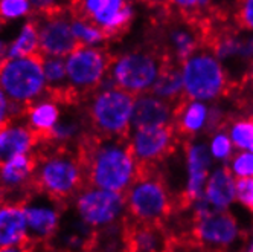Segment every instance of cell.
Here are the masks:
<instances>
[{"instance_id":"6da1fadb","label":"cell","mask_w":253,"mask_h":252,"mask_svg":"<svg viewBox=\"0 0 253 252\" xmlns=\"http://www.w3.org/2000/svg\"><path fill=\"white\" fill-rule=\"evenodd\" d=\"M85 185L125 193L139 174L126 136L88 135L80 146Z\"/></svg>"},{"instance_id":"7a4b0ae2","label":"cell","mask_w":253,"mask_h":252,"mask_svg":"<svg viewBox=\"0 0 253 252\" xmlns=\"http://www.w3.org/2000/svg\"><path fill=\"white\" fill-rule=\"evenodd\" d=\"M35 156L34 185L64 203L85 187L80 146H61L40 138L32 150Z\"/></svg>"},{"instance_id":"3957f363","label":"cell","mask_w":253,"mask_h":252,"mask_svg":"<svg viewBox=\"0 0 253 252\" xmlns=\"http://www.w3.org/2000/svg\"><path fill=\"white\" fill-rule=\"evenodd\" d=\"M133 94L115 86L108 77L85 100V110L90 125L101 136H126L130 132Z\"/></svg>"},{"instance_id":"277c9868","label":"cell","mask_w":253,"mask_h":252,"mask_svg":"<svg viewBox=\"0 0 253 252\" xmlns=\"http://www.w3.org/2000/svg\"><path fill=\"white\" fill-rule=\"evenodd\" d=\"M186 98L212 102L218 100L229 86V75L212 49L200 46L180 63Z\"/></svg>"},{"instance_id":"5b68a950","label":"cell","mask_w":253,"mask_h":252,"mask_svg":"<svg viewBox=\"0 0 253 252\" xmlns=\"http://www.w3.org/2000/svg\"><path fill=\"white\" fill-rule=\"evenodd\" d=\"M0 87L12 102L25 109L37 100L47 97L42 53L0 61Z\"/></svg>"},{"instance_id":"8992f818","label":"cell","mask_w":253,"mask_h":252,"mask_svg":"<svg viewBox=\"0 0 253 252\" xmlns=\"http://www.w3.org/2000/svg\"><path fill=\"white\" fill-rule=\"evenodd\" d=\"M169 58L159 50L134 49L112 58L108 80L133 95L150 92L162 67Z\"/></svg>"},{"instance_id":"52a82bcc","label":"cell","mask_w":253,"mask_h":252,"mask_svg":"<svg viewBox=\"0 0 253 252\" xmlns=\"http://www.w3.org/2000/svg\"><path fill=\"white\" fill-rule=\"evenodd\" d=\"M126 217L142 223L164 222L171 211V199L165 184L150 173L139 168L134 182L125 191Z\"/></svg>"},{"instance_id":"ba28073f","label":"cell","mask_w":253,"mask_h":252,"mask_svg":"<svg viewBox=\"0 0 253 252\" xmlns=\"http://www.w3.org/2000/svg\"><path fill=\"white\" fill-rule=\"evenodd\" d=\"M64 60L70 97L74 101H84L107 78L112 57L99 46L80 45Z\"/></svg>"},{"instance_id":"9c48e42d","label":"cell","mask_w":253,"mask_h":252,"mask_svg":"<svg viewBox=\"0 0 253 252\" xmlns=\"http://www.w3.org/2000/svg\"><path fill=\"white\" fill-rule=\"evenodd\" d=\"M70 203L80 214V217L95 231L126 217L125 193L119 191L85 185Z\"/></svg>"},{"instance_id":"30bf717a","label":"cell","mask_w":253,"mask_h":252,"mask_svg":"<svg viewBox=\"0 0 253 252\" xmlns=\"http://www.w3.org/2000/svg\"><path fill=\"white\" fill-rule=\"evenodd\" d=\"M64 205L63 201L37 188L28 194L22 208L26 219L29 249L35 245H47L58 228Z\"/></svg>"},{"instance_id":"8fae6325","label":"cell","mask_w":253,"mask_h":252,"mask_svg":"<svg viewBox=\"0 0 253 252\" xmlns=\"http://www.w3.org/2000/svg\"><path fill=\"white\" fill-rule=\"evenodd\" d=\"M39 32V49L42 55L67 57L80 45L72 32V9L55 12H32Z\"/></svg>"},{"instance_id":"7c38bea8","label":"cell","mask_w":253,"mask_h":252,"mask_svg":"<svg viewBox=\"0 0 253 252\" xmlns=\"http://www.w3.org/2000/svg\"><path fill=\"white\" fill-rule=\"evenodd\" d=\"M72 12L93 22L104 31L107 39L122 34L134 17L133 2L130 0H77Z\"/></svg>"},{"instance_id":"4fadbf2b","label":"cell","mask_w":253,"mask_h":252,"mask_svg":"<svg viewBox=\"0 0 253 252\" xmlns=\"http://www.w3.org/2000/svg\"><path fill=\"white\" fill-rule=\"evenodd\" d=\"M175 136L177 130L174 124L134 129L126 135L139 168L154 167L159 160L165 159L175 147Z\"/></svg>"},{"instance_id":"5bb4252c","label":"cell","mask_w":253,"mask_h":252,"mask_svg":"<svg viewBox=\"0 0 253 252\" xmlns=\"http://www.w3.org/2000/svg\"><path fill=\"white\" fill-rule=\"evenodd\" d=\"M194 237L206 249H229L240 242L241 229L229 211H211L195 219Z\"/></svg>"},{"instance_id":"9a60e30c","label":"cell","mask_w":253,"mask_h":252,"mask_svg":"<svg viewBox=\"0 0 253 252\" xmlns=\"http://www.w3.org/2000/svg\"><path fill=\"white\" fill-rule=\"evenodd\" d=\"M95 229L85 223L70 202L64 205L55 234L46 248L55 251H92Z\"/></svg>"},{"instance_id":"2e32d148","label":"cell","mask_w":253,"mask_h":252,"mask_svg":"<svg viewBox=\"0 0 253 252\" xmlns=\"http://www.w3.org/2000/svg\"><path fill=\"white\" fill-rule=\"evenodd\" d=\"M213 157L209 151L206 141H191L186 146L185 171L186 182L183 199L188 205L203 197V190L208 177L212 171Z\"/></svg>"},{"instance_id":"e0dca14e","label":"cell","mask_w":253,"mask_h":252,"mask_svg":"<svg viewBox=\"0 0 253 252\" xmlns=\"http://www.w3.org/2000/svg\"><path fill=\"white\" fill-rule=\"evenodd\" d=\"M175 104L156 97L151 92H143L134 97L130 130L172 125Z\"/></svg>"},{"instance_id":"ac0fdd59","label":"cell","mask_w":253,"mask_h":252,"mask_svg":"<svg viewBox=\"0 0 253 252\" xmlns=\"http://www.w3.org/2000/svg\"><path fill=\"white\" fill-rule=\"evenodd\" d=\"M39 136L26 121L25 112L9 119L0 127V164L14 156L32 153Z\"/></svg>"},{"instance_id":"d6986e66","label":"cell","mask_w":253,"mask_h":252,"mask_svg":"<svg viewBox=\"0 0 253 252\" xmlns=\"http://www.w3.org/2000/svg\"><path fill=\"white\" fill-rule=\"evenodd\" d=\"M202 35L203 34L198 31L197 25H194L189 19L168 25L164 37L167 57L177 64L185 61L192 52L203 46Z\"/></svg>"},{"instance_id":"ffe728a7","label":"cell","mask_w":253,"mask_h":252,"mask_svg":"<svg viewBox=\"0 0 253 252\" xmlns=\"http://www.w3.org/2000/svg\"><path fill=\"white\" fill-rule=\"evenodd\" d=\"M28 248L26 219L20 203L0 202V251Z\"/></svg>"},{"instance_id":"44dd1931","label":"cell","mask_w":253,"mask_h":252,"mask_svg":"<svg viewBox=\"0 0 253 252\" xmlns=\"http://www.w3.org/2000/svg\"><path fill=\"white\" fill-rule=\"evenodd\" d=\"M212 50L226 67V72L229 67H238L240 64H249L250 67L253 61V32L241 29V32L221 35L213 42Z\"/></svg>"},{"instance_id":"7402d4cb","label":"cell","mask_w":253,"mask_h":252,"mask_svg":"<svg viewBox=\"0 0 253 252\" xmlns=\"http://www.w3.org/2000/svg\"><path fill=\"white\" fill-rule=\"evenodd\" d=\"M203 199L213 211H229L237 202V177L227 165H220L211 171L203 190Z\"/></svg>"},{"instance_id":"603a6c76","label":"cell","mask_w":253,"mask_h":252,"mask_svg":"<svg viewBox=\"0 0 253 252\" xmlns=\"http://www.w3.org/2000/svg\"><path fill=\"white\" fill-rule=\"evenodd\" d=\"M209 102L183 98L175 104L174 127L177 133L194 136L203 132L209 122Z\"/></svg>"},{"instance_id":"cb8c5ba5","label":"cell","mask_w":253,"mask_h":252,"mask_svg":"<svg viewBox=\"0 0 253 252\" xmlns=\"http://www.w3.org/2000/svg\"><path fill=\"white\" fill-rule=\"evenodd\" d=\"M26 121L39 138H44L61 115V102L52 97H43L26 107Z\"/></svg>"},{"instance_id":"d4e9b609","label":"cell","mask_w":253,"mask_h":252,"mask_svg":"<svg viewBox=\"0 0 253 252\" xmlns=\"http://www.w3.org/2000/svg\"><path fill=\"white\" fill-rule=\"evenodd\" d=\"M46 78L47 95L57 101H74L70 97L69 80L66 72V57L42 55Z\"/></svg>"},{"instance_id":"484cf974","label":"cell","mask_w":253,"mask_h":252,"mask_svg":"<svg viewBox=\"0 0 253 252\" xmlns=\"http://www.w3.org/2000/svg\"><path fill=\"white\" fill-rule=\"evenodd\" d=\"M150 92L156 97L177 104L180 100L185 98L183 94V81H182V70L180 64L168 60L165 66L162 67L159 77L156 78Z\"/></svg>"},{"instance_id":"4316f807","label":"cell","mask_w":253,"mask_h":252,"mask_svg":"<svg viewBox=\"0 0 253 252\" xmlns=\"http://www.w3.org/2000/svg\"><path fill=\"white\" fill-rule=\"evenodd\" d=\"M39 52L40 49H39L37 26H35L34 20L29 17V19L20 26L19 32L14 35V39L9 40L6 58L26 57V55H34V53H39Z\"/></svg>"},{"instance_id":"83f0119b","label":"cell","mask_w":253,"mask_h":252,"mask_svg":"<svg viewBox=\"0 0 253 252\" xmlns=\"http://www.w3.org/2000/svg\"><path fill=\"white\" fill-rule=\"evenodd\" d=\"M72 32H74L78 45L83 46H99L107 39V35L101 28L84 17L75 15L72 12Z\"/></svg>"},{"instance_id":"f1b7e54d","label":"cell","mask_w":253,"mask_h":252,"mask_svg":"<svg viewBox=\"0 0 253 252\" xmlns=\"http://www.w3.org/2000/svg\"><path fill=\"white\" fill-rule=\"evenodd\" d=\"M227 135L237 150H253V119H238L229 125Z\"/></svg>"},{"instance_id":"f546056e","label":"cell","mask_w":253,"mask_h":252,"mask_svg":"<svg viewBox=\"0 0 253 252\" xmlns=\"http://www.w3.org/2000/svg\"><path fill=\"white\" fill-rule=\"evenodd\" d=\"M209 151L215 162H221V164H227L230 157L233 156V144L227 132L223 130H215L208 142Z\"/></svg>"},{"instance_id":"4dcf8cb0","label":"cell","mask_w":253,"mask_h":252,"mask_svg":"<svg viewBox=\"0 0 253 252\" xmlns=\"http://www.w3.org/2000/svg\"><path fill=\"white\" fill-rule=\"evenodd\" d=\"M29 0H0V22L8 23L31 15Z\"/></svg>"},{"instance_id":"1f68e13d","label":"cell","mask_w":253,"mask_h":252,"mask_svg":"<svg viewBox=\"0 0 253 252\" xmlns=\"http://www.w3.org/2000/svg\"><path fill=\"white\" fill-rule=\"evenodd\" d=\"M229 170L235 177H252L253 176V151L238 150L230 157Z\"/></svg>"},{"instance_id":"d6a6232c","label":"cell","mask_w":253,"mask_h":252,"mask_svg":"<svg viewBox=\"0 0 253 252\" xmlns=\"http://www.w3.org/2000/svg\"><path fill=\"white\" fill-rule=\"evenodd\" d=\"M26 109L25 107H20L17 105L15 102H12L8 95L3 92V89L0 87V127H3V125L12 119L14 116L17 115H22Z\"/></svg>"},{"instance_id":"836d02e7","label":"cell","mask_w":253,"mask_h":252,"mask_svg":"<svg viewBox=\"0 0 253 252\" xmlns=\"http://www.w3.org/2000/svg\"><path fill=\"white\" fill-rule=\"evenodd\" d=\"M237 202L253 211V176L237 179Z\"/></svg>"},{"instance_id":"e575fe53","label":"cell","mask_w":253,"mask_h":252,"mask_svg":"<svg viewBox=\"0 0 253 252\" xmlns=\"http://www.w3.org/2000/svg\"><path fill=\"white\" fill-rule=\"evenodd\" d=\"M29 3L32 12H55L63 9H72L74 0H29Z\"/></svg>"},{"instance_id":"d590c367","label":"cell","mask_w":253,"mask_h":252,"mask_svg":"<svg viewBox=\"0 0 253 252\" xmlns=\"http://www.w3.org/2000/svg\"><path fill=\"white\" fill-rule=\"evenodd\" d=\"M237 20L241 29L253 32V0H238Z\"/></svg>"},{"instance_id":"8d00e7d4","label":"cell","mask_w":253,"mask_h":252,"mask_svg":"<svg viewBox=\"0 0 253 252\" xmlns=\"http://www.w3.org/2000/svg\"><path fill=\"white\" fill-rule=\"evenodd\" d=\"M168 3L174 5L180 12H200L206 8H211L209 0H167Z\"/></svg>"},{"instance_id":"74e56055","label":"cell","mask_w":253,"mask_h":252,"mask_svg":"<svg viewBox=\"0 0 253 252\" xmlns=\"http://www.w3.org/2000/svg\"><path fill=\"white\" fill-rule=\"evenodd\" d=\"M209 2H211V8L226 9V8H230L235 3H238V0H209Z\"/></svg>"},{"instance_id":"f35d334b","label":"cell","mask_w":253,"mask_h":252,"mask_svg":"<svg viewBox=\"0 0 253 252\" xmlns=\"http://www.w3.org/2000/svg\"><path fill=\"white\" fill-rule=\"evenodd\" d=\"M133 3H143V5H151V6H156V5H160L167 2V0H130Z\"/></svg>"},{"instance_id":"ab89813d","label":"cell","mask_w":253,"mask_h":252,"mask_svg":"<svg viewBox=\"0 0 253 252\" xmlns=\"http://www.w3.org/2000/svg\"><path fill=\"white\" fill-rule=\"evenodd\" d=\"M249 75H250V80L253 81V61L250 63V67H249Z\"/></svg>"},{"instance_id":"60d3db41","label":"cell","mask_w":253,"mask_h":252,"mask_svg":"<svg viewBox=\"0 0 253 252\" xmlns=\"http://www.w3.org/2000/svg\"><path fill=\"white\" fill-rule=\"evenodd\" d=\"M246 249H247V251H253V239H252V240L249 242V246H247Z\"/></svg>"},{"instance_id":"b9f144b4","label":"cell","mask_w":253,"mask_h":252,"mask_svg":"<svg viewBox=\"0 0 253 252\" xmlns=\"http://www.w3.org/2000/svg\"><path fill=\"white\" fill-rule=\"evenodd\" d=\"M75 2H77V0H74V3H75Z\"/></svg>"}]
</instances>
